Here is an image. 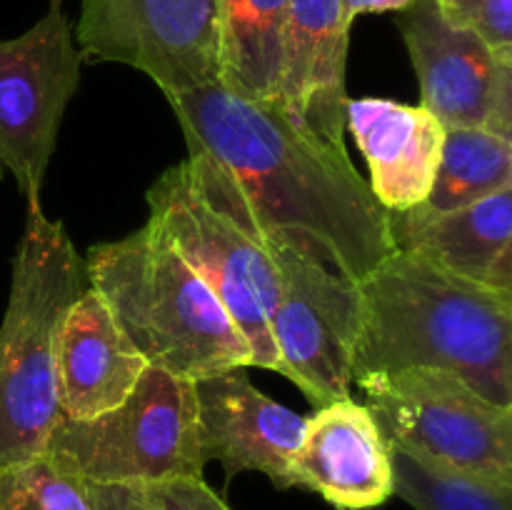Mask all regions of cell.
<instances>
[{"label":"cell","instance_id":"obj_14","mask_svg":"<svg viewBox=\"0 0 512 510\" xmlns=\"http://www.w3.org/2000/svg\"><path fill=\"white\" fill-rule=\"evenodd\" d=\"M350 20L340 0H290L275 103L325 143L345 145Z\"/></svg>","mask_w":512,"mask_h":510},{"label":"cell","instance_id":"obj_4","mask_svg":"<svg viewBox=\"0 0 512 510\" xmlns=\"http://www.w3.org/2000/svg\"><path fill=\"white\" fill-rule=\"evenodd\" d=\"M85 288V258L65 225L45 218L40 203H30L0 323V465L45 453L63 420L58 340L65 315Z\"/></svg>","mask_w":512,"mask_h":510},{"label":"cell","instance_id":"obj_24","mask_svg":"<svg viewBox=\"0 0 512 510\" xmlns=\"http://www.w3.org/2000/svg\"><path fill=\"white\" fill-rule=\"evenodd\" d=\"M90 500L93 510H155L140 483H90Z\"/></svg>","mask_w":512,"mask_h":510},{"label":"cell","instance_id":"obj_10","mask_svg":"<svg viewBox=\"0 0 512 510\" xmlns=\"http://www.w3.org/2000/svg\"><path fill=\"white\" fill-rule=\"evenodd\" d=\"M278 268V303L268 318L283 375L315 405L350 398L360 333L358 283L288 248L268 245Z\"/></svg>","mask_w":512,"mask_h":510},{"label":"cell","instance_id":"obj_18","mask_svg":"<svg viewBox=\"0 0 512 510\" xmlns=\"http://www.w3.org/2000/svg\"><path fill=\"white\" fill-rule=\"evenodd\" d=\"M290 0H220V83L250 100H273L283 65Z\"/></svg>","mask_w":512,"mask_h":510},{"label":"cell","instance_id":"obj_3","mask_svg":"<svg viewBox=\"0 0 512 510\" xmlns=\"http://www.w3.org/2000/svg\"><path fill=\"white\" fill-rule=\"evenodd\" d=\"M85 270L148 363L188 380L253 365L213 290L150 218L125 238L93 245Z\"/></svg>","mask_w":512,"mask_h":510},{"label":"cell","instance_id":"obj_7","mask_svg":"<svg viewBox=\"0 0 512 510\" xmlns=\"http://www.w3.org/2000/svg\"><path fill=\"white\" fill-rule=\"evenodd\" d=\"M150 220L205 280L253 353L255 368L283 375L268 318L278 303V268L268 250L215 213L195 188L188 165L165 170L148 190Z\"/></svg>","mask_w":512,"mask_h":510},{"label":"cell","instance_id":"obj_25","mask_svg":"<svg viewBox=\"0 0 512 510\" xmlns=\"http://www.w3.org/2000/svg\"><path fill=\"white\" fill-rule=\"evenodd\" d=\"M340 3H343L345 18L353 23L358 15L365 13H398L415 0H340Z\"/></svg>","mask_w":512,"mask_h":510},{"label":"cell","instance_id":"obj_5","mask_svg":"<svg viewBox=\"0 0 512 510\" xmlns=\"http://www.w3.org/2000/svg\"><path fill=\"white\" fill-rule=\"evenodd\" d=\"M45 450L88 483H165L203 478L193 380L148 363L118 408L90 420L63 418Z\"/></svg>","mask_w":512,"mask_h":510},{"label":"cell","instance_id":"obj_16","mask_svg":"<svg viewBox=\"0 0 512 510\" xmlns=\"http://www.w3.org/2000/svg\"><path fill=\"white\" fill-rule=\"evenodd\" d=\"M148 360L125 335L108 303L85 288L65 315L58 340V405L63 418L90 420L118 408Z\"/></svg>","mask_w":512,"mask_h":510},{"label":"cell","instance_id":"obj_8","mask_svg":"<svg viewBox=\"0 0 512 510\" xmlns=\"http://www.w3.org/2000/svg\"><path fill=\"white\" fill-rule=\"evenodd\" d=\"M80 65L63 0H50L48 13L23 35L0 40V180L13 175L28 205L40 203Z\"/></svg>","mask_w":512,"mask_h":510},{"label":"cell","instance_id":"obj_20","mask_svg":"<svg viewBox=\"0 0 512 510\" xmlns=\"http://www.w3.org/2000/svg\"><path fill=\"white\" fill-rule=\"evenodd\" d=\"M390 448L393 495L415 510H512V485L445 468L405 448Z\"/></svg>","mask_w":512,"mask_h":510},{"label":"cell","instance_id":"obj_17","mask_svg":"<svg viewBox=\"0 0 512 510\" xmlns=\"http://www.w3.org/2000/svg\"><path fill=\"white\" fill-rule=\"evenodd\" d=\"M395 250L512 295V188L425 220L390 213Z\"/></svg>","mask_w":512,"mask_h":510},{"label":"cell","instance_id":"obj_9","mask_svg":"<svg viewBox=\"0 0 512 510\" xmlns=\"http://www.w3.org/2000/svg\"><path fill=\"white\" fill-rule=\"evenodd\" d=\"M83 60L120 63L165 95L220 83V0H83Z\"/></svg>","mask_w":512,"mask_h":510},{"label":"cell","instance_id":"obj_12","mask_svg":"<svg viewBox=\"0 0 512 510\" xmlns=\"http://www.w3.org/2000/svg\"><path fill=\"white\" fill-rule=\"evenodd\" d=\"M193 390L205 460H218L228 478L255 470L290 488V463L308 415L260 393L240 368L193 380Z\"/></svg>","mask_w":512,"mask_h":510},{"label":"cell","instance_id":"obj_13","mask_svg":"<svg viewBox=\"0 0 512 510\" xmlns=\"http://www.w3.org/2000/svg\"><path fill=\"white\" fill-rule=\"evenodd\" d=\"M290 488H308L338 510H370L393 495L390 448L353 398L315 408L290 463Z\"/></svg>","mask_w":512,"mask_h":510},{"label":"cell","instance_id":"obj_15","mask_svg":"<svg viewBox=\"0 0 512 510\" xmlns=\"http://www.w3.org/2000/svg\"><path fill=\"white\" fill-rule=\"evenodd\" d=\"M345 130L368 163V185L380 208L405 213L428 198L445 143L443 123L430 110L385 98H348Z\"/></svg>","mask_w":512,"mask_h":510},{"label":"cell","instance_id":"obj_1","mask_svg":"<svg viewBox=\"0 0 512 510\" xmlns=\"http://www.w3.org/2000/svg\"><path fill=\"white\" fill-rule=\"evenodd\" d=\"M200 198L260 248L288 245L360 283L395 253L390 213L350 163L275 100L223 83L165 95Z\"/></svg>","mask_w":512,"mask_h":510},{"label":"cell","instance_id":"obj_22","mask_svg":"<svg viewBox=\"0 0 512 510\" xmlns=\"http://www.w3.org/2000/svg\"><path fill=\"white\" fill-rule=\"evenodd\" d=\"M453 23L478 33L498 55H512V0H435Z\"/></svg>","mask_w":512,"mask_h":510},{"label":"cell","instance_id":"obj_19","mask_svg":"<svg viewBox=\"0 0 512 510\" xmlns=\"http://www.w3.org/2000/svg\"><path fill=\"white\" fill-rule=\"evenodd\" d=\"M512 188V143L485 128H448L428 198L403 218L425 220Z\"/></svg>","mask_w":512,"mask_h":510},{"label":"cell","instance_id":"obj_23","mask_svg":"<svg viewBox=\"0 0 512 510\" xmlns=\"http://www.w3.org/2000/svg\"><path fill=\"white\" fill-rule=\"evenodd\" d=\"M155 510H230L203 478H178L165 483H148Z\"/></svg>","mask_w":512,"mask_h":510},{"label":"cell","instance_id":"obj_6","mask_svg":"<svg viewBox=\"0 0 512 510\" xmlns=\"http://www.w3.org/2000/svg\"><path fill=\"white\" fill-rule=\"evenodd\" d=\"M365 408L388 445L445 468L512 485V408L458 375L408 368L358 380Z\"/></svg>","mask_w":512,"mask_h":510},{"label":"cell","instance_id":"obj_21","mask_svg":"<svg viewBox=\"0 0 512 510\" xmlns=\"http://www.w3.org/2000/svg\"><path fill=\"white\" fill-rule=\"evenodd\" d=\"M0 510H93L90 483L45 450L0 465Z\"/></svg>","mask_w":512,"mask_h":510},{"label":"cell","instance_id":"obj_2","mask_svg":"<svg viewBox=\"0 0 512 510\" xmlns=\"http://www.w3.org/2000/svg\"><path fill=\"white\" fill-rule=\"evenodd\" d=\"M353 383L375 373L438 368L512 408V295L395 250L358 283Z\"/></svg>","mask_w":512,"mask_h":510},{"label":"cell","instance_id":"obj_11","mask_svg":"<svg viewBox=\"0 0 512 510\" xmlns=\"http://www.w3.org/2000/svg\"><path fill=\"white\" fill-rule=\"evenodd\" d=\"M398 28L420 80L423 108L443 128H483L512 55H498L478 33L453 23L435 0L398 10Z\"/></svg>","mask_w":512,"mask_h":510}]
</instances>
